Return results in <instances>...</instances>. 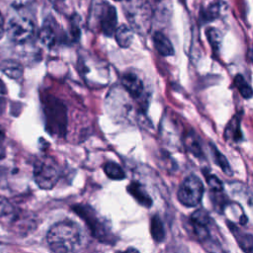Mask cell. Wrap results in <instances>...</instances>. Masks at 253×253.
Wrapping results in <instances>:
<instances>
[{
    "mask_svg": "<svg viewBox=\"0 0 253 253\" xmlns=\"http://www.w3.org/2000/svg\"><path fill=\"white\" fill-rule=\"evenodd\" d=\"M224 135L234 141H240L242 139V132L240 129V119L239 116H235L227 125Z\"/></svg>",
    "mask_w": 253,
    "mask_h": 253,
    "instance_id": "5bb4252c",
    "label": "cell"
},
{
    "mask_svg": "<svg viewBox=\"0 0 253 253\" xmlns=\"http://www.w3.org/2000/svg\"><path fill=\"white\" fill-rule=\"evenodd\" d=\"M211 153H212L215 163L219 166V168L222 170V172L226 175H231L232 170H231V167H230L227 159L225 158V156L218 151V149L215 147V145H213L211 143Z\"/></svg>",
    "mask_w": 253,
    "mask_h": 253,
    "instance_id": "ffe728a7",
    "label": "cell"
},
{
    "mask_svg": "<svg viewBox=\"0 0 253 253\" xmlns=\"http://www.w3.org/2000/svg\"><path fill=\"white\" fill-rule=\"evenodd\" d=\"M8 38L16 43H24L30 41L35 34L34 22L24 16L12 17L5 29Z\"/></svg>",
    "mask_w": 253,
    "mask_h": 253,
    "instance_id": "52a82bcc",
    "label": "cell"
},
{
    "mask_svg": "<svg viewBox=\"0 0 253 253\" xmlns=\"http://www.w3.org/2000/svg\"><path fill=\"white\" fill-rule=\"evenodd\" d=\"M39 36H40L41 42H42L44 45H46L47 47H51L53 44H55V42H56V34H55L53 28H52L49 24L45 23V24L42 27V29L40 30Z\"/></svg>",
    "mask_w": 253,
    "mask_h": 253,
    "instance_id": "2e32d148",
    "label": "cell"
},
{
    "mask_svg": "<svg viewBox=\"0 0 253 253\" xmlns=\"http://www.w3.org/2000/svg\"><path fill=\"white\" fill-rule=\"evenodd\" d=\"M122 85L133 98H139L143 92V84L140 78L133 72H126L122 76Z\"/></svg>",
    "mask_w": 253,
    "mask_h": 253,
    "instance_id": "ba28073f",
    "label": "cell"
},
{
    "mask_svg": "<svg viewBox=\"0 0 253 253\" xmlns=\"http://www.w3.org/2000/svg\"><path fill=\"white\" fill-rule=\"evenodd\" d=\"M206 36L208 39V42H210V45L214 53H217L219 51L221 42H222V37L221 33L213 27H210L206 30Z\"/></svg>",
    "mask_w": 253,
    "mask_h": 253,
    "instance_id": "e0dca14e",
    "label": "cell"
},
{
    "mask_svg": "<svg viewBox=\"0 0 253 253\" xmlns=\"http://www.w3.org/2000/svg\"><path fill=\"white\" fill-rule=\"evenodd\" d=\"M151 14L157 19V21L165 22L171 16V2L170 0H153L152 6H150Z\"/></svg>",
    "mask_w": 253,
    "mask_h": 253,
    "instance_id": "30bf717a",
    "label": "cell"
},
{
    "mask_svg": "<svg viewBox=\"0 0 253 253\" xmlns=\"http://www.w3.org/2000/svg\"><path fill=\"white\" fill-rule=\"evenodd\" d=\"M114 34L116 42L121 47L125 48L130 45L133 39V33L129 27H127L125 24H122L116 28Z\"/></svg>",
    "mask_w": 253,
    "mask_h": 253,
    "instance_id": "4fadbf2b",
    "label": "cell"
},
{
    "mask_svg": "<svg viewBox=\"0 0 253 253\" xmlns=\"http://www.w3.org/2000/svg\"><path fill=\"white\" fill-rule=\"evenodd\" d=\"M183 143H184L185 147L187 148V150L189 152H191L194 156H196L198 158L203 157V149L201 146L200 138L194 130H189L185 134V136L183 138Z\"/></svg>",
    "mask_w": 253,
    "mask_h": 253,
    "instance_id": "7c38bea8",
    "label": "cell"
},
{
    "mask_svg": "<svg viewBox=\"0 0 253 253\" xmlns=\"http://www.w3.org/2000/svg\"><path fill=\"white\" fill-rule=\"evenodd\" d=\"M125 14L132 29L140 35L146 34L151 22V9L145 0H125Z\"/></svg>",
    "mask_w": 253,
    "mask_h": 253,
    "instance_id": "3957f363",
    "label": "cell"
},
{
    "mask_svg": "<svg viewBox=\"0 0 253 253\" xmlns=\"http://www.w3.org/2000/svg\"><path fill=\"white\" fill-rule=\"evenodd\" d=\"M59 177L60 169L52 158L44 156L36 161L34 166V179L41 189H52L59 180Z\"/></svg>",
    "mask_w": 253,
    "mask_h": 253,
    "instance_id": "5b68a950",
    "label": "cell"
},
{
    "mask_svg": "<svg viewBox=\"0 0 253 253\" xmlns=\"http://www.w3.org/2000/svg\"><path fill=\"white\" fill-rule=\"evenodd\" d=\"M5 32V22H4V18L0 12V39L2 38V36L4 35Z\"/></svg>",
    "mask_w": 253,
    "mask_h": 253,
    "instance_id": "d4e9b609",
    "label": "cell"
},
{
    "mask_svg": "<svg viewBox=\"0 0 253 253\" xmlns=\"http://www.w3.org/2000/svg\"><path fill=\"white\" fill-rule=\"evenodd\" d=\"M46 240L53 253H76L82 243L80 227L71 220H62L53 224Z\"/></svg>",
    "mask_w": 253,
    "mask_h": 253,
    "instance_id": "6da1fadb",
    "label": "cell"
},
{
    "mask_svg": "<svg viewBox=\"0 0 253 253\" xmlns=\"http://www.w3.org/2000/svg\"><path fill=\"white\" fill-rule=\"evenodd\" d=\"M127 192L137 201V203H139L140 205L149 208L152 204V201L150 199V197L148 196V194L146 193V191L144 190V188L135 181H132L126 188Z\"/></svg>",
    "mask_w": 253,
    "mask_h": 253,
    "instance_id": "8fae6325",
    "label": "cell"
},
{
    "mask_svg": "<svg viewBox=\"0 0 253 253\" xmlns=\"http://www.w3.org/2000/svg\"><path fill=\"white\" fill-rule=\"evenodd\" d=\"M234 85L236 86L240 95L244 99H250L252 97V88L246 82V80L244 79V77L241 74H237L234 77Z\"/></svg>",
    "mask_w": 253,
    "mask_h": 253,
    "instance_id": "44dd1931",
    "label": "cell"
},
{
    "mask_svg": "<svg viewBox=\"0 0 253 253\" xmlns=\"http://www.w3.org/2000/svg\"><path fill=\"white\" fill-rule=\"evenodd\" d=\"M150 233L152 238L156 242H162L165 238V229L160 217L155 214L151 217L150 221Z\"/></svg>",
    "mask_w": 253,
    "mask_h": 253,
    "instance_id": "9a60e30c",
    "label": "cell"
},
{
    "mask_svg": "<svg viewBox=\"0 0 253 253\" xmlns=\"http://www.w3.org/2000/svg\"><path fill=\"white\" fill-rule=\"evenodd\" d=\"M89 24H94L95 27L99 26L105 36L111 37L115 33L118 24L116 8L104 0H94L90 11Z\"/></svg>",
    "mask_w": 253,
    "mask_h": 253,
    "instance_id": "7a4b0ae2",
    "label": "cell"
},
{
    "mask_svg": "<svg viewBox=\"0 0 253 253\" xmlns=\"http://www.w3.org/2000/svg\"><path fill=\"white\" fill-rule=\"evenodd\" d=\"M209 186L211 188V190L214 191H221L222 190V183L221 181L214 175H210V174H205Z\"/></svg>",
    "mask_w": 253,
    "mask_h": 253,
    "instance_id": "603a6c76",
    "label": "cell"
},
{
    "mask_svg": "<svg viewBox=\"0 0 253 253\" xmlns=\"http://www.w3.org/2000/svg\"><path fill=\"white\" fill-rule=\"evenodd\" d=\"M104 172L110 179L113 180H123L126 177L123 168L113 161H109L104 165Z\"/></svg>",
    "mask_w": 253,
    "mask_h": 253,
    "instance_id": "d6986e66",
    "label": "cell"
},
{
    "mask_svg": "<svg viewBox=\"0 0 253 253\" xmlns=\"http://www.w3.org/2000/svg\"><path fill=\"white\" fill-rule=\"evenodd\" d=\"M203 195L204 185L196 175L186 177L178 190V200L186 207H196L199 205Z\"/></svg>",
    "mask_w": 253,
    "mask_h": 253,
    "instance_id": "8992f818",
    "label": "cell"
},
{
    "mask_svg": "<svg viewBox=\"0 0 253 253\" xmlns=\"http://www.w3.org/2000/svg\"><path fill=\"white\" fill-rule=\"evenodd\" d=\"M73 210L85 221L94 237L105 243H113L114 235L110 227L97 215L91 207L88 205H76Z\"/></svg>",
    "mask_w": 253,
    "mask_h": 253,
    "instance_id": "277c9868",
    "label": "cell"
},
{
    "mask_svg": "<svg viewBox=\"0 0 253 253\" xmlns=\"http://www.w3.org/2000/svg\"><path fill=\"white\" fill-rule=\"evenodd\" d=\"M219 8L217 4H211L207 11L205 12V19H208V21H212L214 18H216L218 16V12Z\"/></svg>",
    "mask_w": 253,
    "mask_h": 253,
    "instance_id": "cb8c5ba5",
    "label": "cell"
},
{
    "mask_svg": "<svg viewBox=\"0 0 253 253\" xmlns=\"http://www.w3.org/2000/svg\"><path fill=\"white\" fill-rule=\"evenodd\" d=\"M114 1H122V0H114Z\"/></svg>",
    "mask_w": 253,
    "mask_h": 253,
    "instance_id": "4316f807",
    "label": "cell"
},
{
    "mask_svg": "<svg viewBox=\"0 0 253 253\" xmlns=\"http://www.w3.org/2000/svg\"><path fill=\"white\" fill-rule=\"evenodd\" d=\"M122 253H139V251H138L137 249H135V248L129 247V248H127L126 251H124V252H122Z\"/></svg>",
    "mask_w": 253,
    "mask_h": 253,
    "instance_id": "484cf974",
    "label": "cell"
},
{
    "mask_svg": "<svg viewBox=\"0 0 253 253\" xmlns=\"http://www.w3.org/2000/svg\"><path fill=\"white\" fill-rule=\"evenodd\" d=\"M234 235L236 236V240L239 241L242 239V241L239 242L240 247L246 252V253H251L252 252V236L250 234L246 233H241L237 230V228L232 229Z\"/></svg>",
    "mask_w": 253,
    "mask_h": 253,
    "instance_id": "7402d4cb",
    "label": "cell"
},
{
    "mask_svg": "<svg viewBox=\"0 0 253 253\" xmlns=\"http://www.w3.org/2000/svg\"><path fill=\"white\" fill-rule=\"evenodd\" d=\"M1 70L9 77L17 79L23 73V68L20 63L14 60H5L1 64Z\"/></svg>",
    "mask_w": 253,
    "mask_h": 253,
    "instance_id": "ac0fdd59",
    "label": "cell"
},
{
    "mask_svg": "<svg viewBox=\"0 0 253 253\" xmlns=\"http://www.w3.org/2000/svg\"><path fill=\"white\" fill-rule=\"evenodd\" d=\"M153 43L157 52L162 56H170L174 54V47L169 39L161 32H155L153 35Z\"/></svg>",
    "mask_w": 253,
    "mask_h": 253,
    "instance_id": "9c48e42d",
    "label": "cell"
}]
</instances>
